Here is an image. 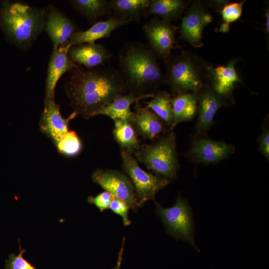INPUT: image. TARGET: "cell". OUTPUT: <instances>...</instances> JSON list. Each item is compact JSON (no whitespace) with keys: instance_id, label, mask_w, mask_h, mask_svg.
Wrapping results in <instances>:
<instances>
[{"instance_id":"obj_26","label":"cell","mask_w":269,"mask_h":269,"mask_svg":"<svg viewBox=\"0 0 269 269\" xmlns=\"http://www.w3.org/2000/svg\"><path fill=\"white\" fill-rule=\"evenodd\" d=\"M73 7L90 21H94L110 10V2L105 0H73Z\"/></svg>"},{"instance_id":"obj_5","label":"cell","mask_w":269,"mask_h":269,"mask_svg":"<svg viewBox=\"0 0 269 269\" xmlns=\"http://www.w3.org/2000/svg\"><path fill=\"white\" fill-rule=\"evenodd\" d=\"M166 76L172 95L199 91L204 85L208 65L196 55L188 52L181 54L167 61Z\"/></svg>"},{"instance_id":"obj_33","label":"cell","mask_w":269,"mask_h":269,"mask_svg":"<svg viewBox=\"0 0 269 269\" xmlns=\"http://www.w3.org/2000/svg\"><path fill=\"white\" fill-rule=\"evenodd\" d=\"M227 0H211L208 2V5L216 10H221L223 6L228 2Z\"/></svg>"},{"instance_id":"obj_1","label":"cell","mask_w":269,"mask_h":269,"mask_svg":"<svg viewBox=\"0 0 269 269\" xmlns=\"http://www.w3.org/2000/svg\"><path fill=\"white\" fill-rule=\"evenodd\" d=\"M127 91L120 72L110 68L79 66L65 86L74 112L86 119L96 116L101 108Z\"/></svg>"},{"instance_id":"obj_35","label":"cell","mask_w":269,"mask_h":269,"mask_svg":"<svg viewBox=\"0 0 269 269\" xmlns=\"http://www.w3.org/2000/svg\"><path fill=\"white\" fill-rule=\"evenodd\" d=\"M265 33L267 37H269V9L267 7L265 10Z\"/></svg>"},{"instance_id":"obj_23","label":"cell","mask_w":269,"mask_h":269,"mask_svg":"<svg viewBox=\"0 0 269 269\" xmlns=\"http://www.w3.org/2000/svg\"><path fill=\"white\" fill-rule=\"evenodd\" d=\"M189 3L190 1L183 0H152L145 14L171 22L181 16Z\"/></svg>"},{"instance_id":"obj_7","label":"cell","mask_w":269,"mask_h":269,"mask_svg":"<svg viewBox=\"0 0 269 269\" xmlns=\"http://www.w3.org/2000/svg\"><path fill=\"white\" fill-rule=\"evenodd\" d=\"M120 154L122 168L133 185L139 207L148 200L154 199L157 193L171 182L144 171L132 155L123 150H120Z\"/></svg>"},{"instance_id":"obj_29","label":"cell","mask_w":269,"mask_h":269,"mask_svg":"<svg viewBox=\"0 0 269 269\" xmlns=\"http://www.w3.org/2000/svg\"><path fill=\"white\" fill-rule=\"evenodd\" d=\"M19 247L20 252L18 255L11 254L9 255L5 261V269H36L23 257L26 250L21 249L19 242Z\"/></svg>"},{"instance_id":"obj_11","label":"cell","mask_w":269,"mask_h":269,"mask_svg":"<svg viewBox=\"0 0 269 269\" xmlns=\"http://www.w3.org/2000/svg\"><path fill=\"white\" fill-rule=\"evenodd\" d=\"M198 112L193 136H207V132L215 124L214 118L221 108L228 105V101L219 95L209 85H203L197 99Z\"/></svg>"},{"instance_id":"obj_30","label":"cell","mask_w":269,"mask_h":269,"mask_svg":"<svg viewBox=\"0 0 269 269\" xmlns=\"http://www.w3.org/2000/svg\"><path fill=\"white\" fill-rule=\"evenodd\" d=\"M259 150L261 154L269 161V121L268 115L262 125V133L258 137Z\"/></svg>"},{"instance_id":"obj_22","label":"cell","mask_w":269,"mask_h":269,"mask_svg":"<svg viewBox=\"0 0 269 269\" xmlns=\"http://www.w3.org/2000/svg\"><path fill=\"white\" fill-rule=\"evenodd\" d=\"M152 0H112L109 1L113 16L131 22L145 14Z\"/></svg>"},{"instance_id":"obj_12","label":"cell","mask_w":269,"mask_h":269,"mask_svg":"<svg viewBox=\"0 0 269 269\" xmlns=\"http://www.w3.org/2000/svg\"><path fill=\"white\" fill-rule=\"evenodd\" d=\"M238 58L230 60L226 65H219L215 68L208 65L206 78L209 85L214 91L228 101L231 100L233 91L237 83L241 80L235 68Z\"/></svg>"},{"instance_id":"obj_32","label":"cell","mask_w":269,"mask_h":269,"mask_svg":"<svg viewBox=\"0 0 269 269\" xmlns=\"http://www.w3.org/2000/svg\"><path fill=\"white\" fill-rule=\"evenodd\" d=\"M114 197L109 192L104 191L95 196H90L87 201L95 206L100 212H102L108 209L110 203Z\"/></svg>"},{"instance_id":"obj_36","label":"cell","mask_w":269,"mask_h":269,"mask_svg":"<svg viewBox=\"0 0 269 269\" xmlns=\"http://www.w3.org/2000/svg\"><path fill=\"white\" fill-rule=\"evenodd\" d=\"M213 20V17L209 13L207 12H205L203 16V21L204 24L206 26L209 23L211 22Z\"/></svg>"},{"instance_id":"obj_10","label":"cell","mask_w":269,"mask_h":269,"mask_svg":"<svg viewBox=\"0 0 269 269\" xmlns=\"http://www.w3.org/2000/svg\"><path fill=\"white\" fill-rule=\"evenodd\" d=\"M142 28L151 50L167 61L175 45L176 27L171 22L156 17L146 22Z\"/></svg>"},{"instance_id":"obj_2","label":"cell","mask_w":269,"mask_h":269,"mask_svg":"<svg viewBox=\"0 0 269 269\" xmlns=\"http://www.w3.org/2000/svg\"><path fill=\"white\" fill-rule=\"evenodd\" d=\"M119 71L129 93L142 95L166 82L154 52L146 46L131 43L125 46L119 55Z\"/></svg>"},{"instance_id":"obj_6","label":"cell","mask_w":269,"mask_h":269,"mask_svg":"<svg viewBox=\"0 0 269 269\" xmlns=\"http://www.w3.org/2000/svg\"><path fill=\"white\" fill-rule=\"evenodd\" d=\"M155 203L156 213L166 232L176 239L187 242L199 250L194 242L192 211L187 200L179 194L171 207L164 208L157 202Z\"/></svg>"},{"instance_id":"obj_18","label":"cell","mask_w":269,"mask_h":269,"mask_svg":"<svg viewBox=\"0 0 269 269\" xmlns=\"http://www.w3.org/2000/svg\"><path fill=\"white\" fill-rule=\"evenodd\" d=\"M129 22L128 20L113 16L106 20L95 23L86 30L77 31L64 44L70 48L81 44L94 43L97 40L109 36L115 29Z\"/></svg>"},{"instance_id":"obj_13","label":"cell","mask_w":269,"mask_h":269,"mask_svg":"<svg viewBox=\"0 0 269 269\" xmlns=\"http://www.w3.org/2000/svg\"><path fill=\"white\" fill-rule=\"evenodd\" d=\"M69 49L65 44L53 48L48 65L44 102L54 99L55 87L60 77L65 72L79 66L70 59Z\"/></svg>"},{"instance_id":"obj_24","label":"cell","mask_w":269,"mask_h":269,"mask_svg":"<svg viewBox=\"0 0 269 269\" xmlns=\"http://www.w3.org/2000/svg\"><path fill=\"white\" fill-rule=\"evenodd\" d=\"M114 122L113 135L114 139L123 150L132 155L140 146L138 134L128 121L116 120Z\"/></svg>"},{"instance_id":"obj_15","label":"cell","mask_w":269,"mask_h":269,"mask_svg":"<svg viewBox=\"0 0 269 269\" xmlns=\"http://www.w3.org/2000/svg\"><path fill=\"white\" fill-rule=\"evenodd\" d=\"M138 135L152 141L165 134L168 130L164 122L152 111L136 103L135 111L129 121ZM169 132V131H168Z\"/></svg>"},{"instance_id":"obj_20","label":"cell","mask_w":269,"mask_h":269,"mask_svg":"<svg viewBox=\"0 0 269 269\" xmlns=\"http://www.w3.org/2000/svg\"><path fill=\"white\" fill-rule=\"evenodd\" d=\"M154 93L142 95H135L131 93L120 95L106 104L97 113L96 115L106 116L114 121L123 120L129 121L133 112L131 105L146 98H152Z\"/></svg>"},{"instance_id":"obj_25","label":"cell","mask_w":269,"mask_h":269,"mask_svg":"<svg viewBox=\"0 0 269 269\" xmlns=\"http://www.w3.org/2000/svg\"><path fill=\"white\" fill-rule=\"evenodd\" d=\"M171 100L172 97L168 92L159 90L155 92L150 101L144 102L145 107L164 122L169 132L172 131L174 121Z\"/></svg>"},{"instance_id":"obj_21","label":"cell","mask_w":269,"mask_h":269,"mask_svg":"<svg viewBox=\"0 0 269 269\" xmlns=\"http://www.w3.org/2000/svg\"><path fill=\"white\" fill-rule=\"evenodd\" d=\"M199 91L178 94L172 98L174 121L173 129L179 124L192 121L197 115V99Z\"/></svg>"},{"instance_id":"obj_8","label":"cell","mask_w":269,"mask_h":269,"mask_svg":"<svg viewBox=\"0 0 269 269\" xmlns=\"http://www.w3.org/2000/svg\"><path fill=\"white\" fill-rule=\"evenodd\" d=\"M91 179L115 198L125 202L130 209L134 211L139 207L133 185L125 173L115 169L97 168L92 173Z\"/></svg>"},{"instance_id":"obj_27","label":"cell","mask_w":269,"mask_h":269,"mask_svg":"<svg viewBox=\"0 0 269 269\" xmlns=\"http://www.w3.org/2000/svg\"><path fill=\"white\" fill-rule=\"evenodd\" d=\"M54 145L60 153L67 157L78 155L83 149L82 140L74 131H69Z\"/></svg>"},{"instance_id":"obj_17","label":"cell","mask_w":269,"mask_h":269,"mask_svg":"<svg viewBox=\"0 0 269 269\" xmlns=\"http://www.w3.org/2000/svg\"><path fill=\"white\" fill-rule=\"evenodd\" d=\"M44 30L53 48L65 43L73 33L79 30L70 19L52 5L47 7Z\"/></svg>"},{"instance_id":"obj_16","label":"cell","mask_w":269,"mask_h":269,"mask_svg":"<svg viewBox=\"0 0 269 269\" xmlns=\"http://www.w3.org/2000/svg\"><path fill=\"white\" fill-rule=\"evenodd\" d=\"M207 5V2L203 1H194L182 19L181 36L194 47L199 48L203 44L202 34L206 25L203 23V16L206 12Z\"/></svg>"},{"instance_id":"obj_28","label":"cell","mask_w":269,"mask_h":269,"mask_svg":"<svg viewBox=\"0 0 269 269\" xmlns=\"http://www.w3.org/2000/svg\"><path fill=\"white\" fill-rule=\"evenodd\" d=\"M245 0L241 2H228L221 10L224 22L230 25L237 20L241 16Z\"/></svg>"},{"instance_id":"obj_9","label":"cell","mask_w":269,"mask_h":269,"mask_svg":"<svg viewBox=\"0 0 269 269\" xmlns=\"http://www.w3.org/2000/svg\"><path fill=\"white\" fill-rule=\"evenodd\" d=\"M235 151L234 145L223 140H213L207 136H193L190 148L184 155L190 161L204 164H216Z\"/></svg>"},{"instance_id":"obj_37","label":"cell","mask_w":269,"mask_h":269,"mask_svg":"<svg viewBox=\"0 0 269 269\" xmlns=\"http://www.w3.org/2000/svg\"><path fill=\"white\" fill-rule=\"evenodd\" d=\"M229 24L225 22H223L220 26L219 31L222 32L227 33L229 30Z\"/></svg>"},{"instance_id":"obj_14","label":"cell","mask_w":269,"mask_h":269,"mask_svg":"<svg viewBox=\"0 0 269 269\" xmlns=\"http://www.w3.org/2000/svg\"><path fill=\"white\" fill-rule=\"evenodd\" d=\"M44 103V109L39 123V129L54 144L69 131V121L78 114L73 112L69 118L65 119L62 116L59 105L54 99Z\"/></svg>"},{"instance_id":"obj_19","label":"cell","mask_w":269,"mask_h":269,"mask_svg":"<svg viewBox=\"0 0 269 269\" xmlns=\"http://www.w3.org/2000/svg\"><path fill=\"white\" fill-rule=\"evenodd\" d=\"M70 59L75 63L87 68L98 67L111 57V53L103 45L84 43L70 47L68 50Z\"/></svg>"},{"instance_id":"obj_34","label":"cell","mask_w":269,"mask_h":269,"mask_svg":"<svg viewBox=\"0 0 269 269\" xmlns=\"http://www.w3.org/2000/svg\"><path fill=\"white\" fill-rule=\"evenodd\" d=\"M125 241V238H124L123 239V242H122L121 248L118 254V260H117L116 266L115 267H114L112 269H121V263L123 260V252H124V249Z\"/></svg>"},{"instance_id":"obj_31","label":"cell","mask_w":269,"mask_h":269,"mask_svg":"<svg viewBox=\"0 0 269 269\" xmlns=\"http://www.w3.org/2000/svg\"><path fill=\"white\" fill-rule=\"evenodd\" d=\"M109 209L121 217L125 226H129L131 224V221L129 217L130 208L125 202L114 197L110 203Z\"/></svg>"},{"instance_id":"obj_3","label":"cell","mask_w":269,"mask_h":269,"mask_svg":"<svg viewBox=\"0 0 269 269\" xmlns=\"http://www.w3.org/2000/svg\"><path fill=\"white\" fill-rule=\"evenodd\" d=\"M46 14L47 7L0 0V28L9 42L26 50L44 30Z\"/></svg>"},{"instance_id":"obj_4","label":"cell","mask_w":269,"mask_h":269,"mask_svg":"<svg viewBox=\"0 0 269 269\" xmlns=\"http://www.w3.org/2000/svg\"><path fill=\"white\" fill-rule=\"evenodd\" d=\"M135 158L154 174L170 181L177 178L180 165L176 134L169 131L150 144H142L134 153Z\"/></svg>"}]
</instances>
